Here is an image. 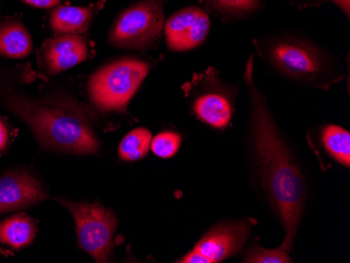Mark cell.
I'll return each mask as SVG.
<instances>
[{"label": "cell", "mask_w": 350, "mask_h": 263, "mask_svg": "<svg viewBox=\"0 0 350 263\" xmlns=\"http://www.w3.org/2000/svg\"><path fill=\"white\" fill-rule=\"evenodd\" d=\"M150 68L148 61L133 57L111 61L90 77V101L105 113H125Z\"/></svg>", "instance_id": "4"}, {"label": "cell", "mask_w": 350, "mask_h": 263, "mask_svg": "<svg viewBox=\"0 0 350 263\" xmlns=\"http://www.w3.org/2000/svg\"><path fill=\"white\" fill-rule=\"evenodd\" d=\"M23 1L33 7L44 8V9L56 7L60 3V0H23Z\"/></svg>", "instance_id": "22"}, {"label": "cell", "mask_w": 350, "mask_h": 263, "mask_svg": "<svg viewBox=\"0 0 350 263\" xmlns=\"http://www.w3.org/2000/svg\"><path fill=\"white\" fill-rule=\"evenodd\" d=\"M152 135L146 128L133 129L120 143L119 156L127 162H135L147 156L151 146Z\"/></svg>", "instance_id": "17"}, {"label": "cell", "mask_w": 350, "mask_h": 263, "mask_svg": "<svg viewBox=\"0 0 350 263\" xmlns=\"http://www.w3.org/2000/svg\"><path fill=\"white\" fill-rule=\"evenodd\" d=\"M320 143L324 152L345 168L350 167V133L338 125H325L320 129Z\"/></svg>", "instance_id": "16"}, {"label": "cell", "mask_w": 350, "mask_h": 263, "mask_svg": "<svg viewBox=\"0 0 350 263\" xmlns=\"http://www.w3.org/2000/svg\"><path fill=\"white\" fill-rule=\"evenodd\" d=\"M211 19L202 8H184L166 21L164 25L167 45L174 52H188L198 48L209 36Z\"/></svg>", "instance_id": "9"}, {"label": "cell", "mask_w": 350, "mask_h": 263, "mask_svg": "<svg viewBox=\"0 0 350 263\" xmlns=\"http://www.w3.org/2000/svg\"><path fill=\"white\" fill-rule=\"evenodd\" d=\"M36 221L27 214H16L0 223V245L12 250H21L34 241Z\"/></svg>", "instance_id": "13"}, {"label": "cell", "mask_w": 350, "mask_h": 263, "mask_svg": "<svg viewBox=\"0 0 350 263\" xmlns=\"http://www.w3.org/2000/svg\"><path fill=\"white\" fill-rule=\"evenodd\" d=\"M182 144V137L178 133L165 131L155 135L151 140V150L155 156L162 158H172L176 154Z\"/></svg>", "instance_id": "19"}, {"label": "cell", "mask_w": 350, "mask_h": 263, "mask_svg": "<svg viewBox=\"0 0 350 263\" xmlns=\"http://www.w3.org/2000/svg\"><path fill=\"white\" fill-rule=\"evenodd\" d=\"M92 7H58L50 15V25L58 35H79L86 32L94 16Z\"/></svg>", "instance_id": "12"}, {"label": "cell", "mask_w": 350, "mask_h": 263, "mask_svg": "<svg viewBox=\"0 0 350 263\" xmlns=\"http://www.w3.org/2000/svg\"><path fill=\"white\" fill-rule=\"evenodd\" d=\"M249 101L252 164L259 187L284 231L281 247L292 251L308 200V182L275 121L267 97L254 80V56L243 72Z\"/></svg>", "instance_id": "1"}, {"label": "cell", "mask_w": 350, "mask_h": 263, "mask_svg": "<svg viewBox=\"0 0 350 263\" xmlns=\"http://www.w3.org/2000/svg\"><path fill=\"white\" fill-rule=\"evenodd\" d=\"M88 54V42L84 37L59 35L45 41L41 49V60L49 74H57L81 64Z\"/></svg>", "instance_id": "11"}, {"label": "cell", "mask_w": 350, "mask_h": 263, "mask_svg": "<svg viewBox=\"0 0 350 263\" xmlns=\"http://www.w3.org/2000/svg\"><path fill=\"white\" fill-rule=\"evenodd\" d=\"M285 1L299 10L320 7L323 3H332L338 9L341 10L347 20H349L350 18V0H285Z\"/></svg>", "instance_id": "20"}, {"label": "cell", "mask_w": 350, "mask_h": 263, "mask_svg": "<svg viewBox=\"0 0 350 263\" xmlns=\"http://www.w3.org/2000/svg\"><path fill=\"white\" fill-rule=\"evenodd\" d=\"M167 1L139 0L124 10L110 29V44L126 50H149L164 29Z\"/></svg>", "instance_id": "6"}, {"label": "cell", "mask_w": 350, "mask_h": 263, "mask_svg": "<svg viewBox=\"0 0 350 263\" xmlns=\"http://www.w3.org/2000/svg\"><path fill=\"white\" fill-rule=\"evenodd\" d=\"M3 84L0 83V94H1V92H3Z\"/></svg>", "instance_id": "23"}, {"label": "cell", "mask_w": 350, "mask_h": 263, "mask_svg": "<svg viewBox=\"0 0 350 263\" xmlns=\"http://www.w3.org/2000/svg\"><path fill=\"white\" fill-rule=\"evenodd\" d=\"M243 262L250 263H291L292 258L288 251L279 249H265L258 243H253L243 257Z\"/></svg>", "instance_id": "18"}, {"label": "cell", "mask_w": 350, "mask_h": 263, "mask_svg": "<svg viewBox=\"0 0 350 263\" xmlns=\"http://www.w3.org/2000/svg\"><path fill=\"white\" fill-rule=\"evenodd\" d=\"M46 198L38 178L25 171L0 176V213L25 209Z\"/></svg>", "instance_id": "10"}, {"label": "cell", "mask_w": 350, "mask_h": 263, "mask_svg": "<svg viewBox=\"0 0 350 263\" xmlns=\"http://www.w3.org/2000/svg\"><path fill=\"white\" fill-rule=\"evenodd\" d=\"M33 51V42L27 27L18 20L0 25V57L23 59Z\"/></svg>", "instance_id": "14"}, {"label": "cell", "mask_w": 350, "mask_h": 263, "mask_svg": "<svg viewBox=\"0 0 350 263\" xmlns=\"http://www.w3.org/2000/svg\"><path fill=\"white\" fill-rule=\"evenodd\" d=\"M10 137H11V135H10L9 127L3 119H0V152H3L7 149L10 143Z\"/></svg>", "instance_id": "21"}, {"label": "cell", "mask_w": 350, "mask_h": 263, "mask_svg": "<svg viewBox=\"0 0 350 263\" xmlns=\"http://www.w3.org/2000/svg\"><path fill=\"white\" fill-rule=\"evenodd\" d=\"M210 13L224 23L250 18L262 10L265 0H200Z\"/></svg>", "instance_id": "15"}, {"label": "cell", "mask_w": 350, "mask_h": 263, "mask_svg": "<svg viewBox=\"0 0 350 263\" xmlns=\"http://www.w3.org/2000/svg\"><path fill=\"white\" fill-rule=\"evenodd\" d=\"M5 105L27 124L43 146L76 154L99 149L96 135L79 111L18 94L8 96Z\"/></svg>", "instance_id": "3"}, {"label": "cell", "mask_w": 350, "mask_h": 263, "mask_svg": "<svg viewBox=\"0 0 350 263\" xmlns=\"http://www.w3.org/2000/svg\"><path fill=\"white\" fill-rule=\"evenodd\" d=\"M57 200L72 213L80 247L97 262H107L113 252L118 225L115 213L100 204L77 203L63 198Z\"/></svg>", "instance_id": "7"}, {"label": "cell", "mask_w": 350, "mask_h": 263, "mask_svg": "<svg viewBox=\"0 0 350 263\" xmlns=\"http://www.w3.org/2000/svg\"><path fill=\"white\" fill-rule=\"evenodd\" d=\"M251 219L221 221L200 239L193 250L178 262L217 263L243 252L251 236Z\"/></svg>", "instance_id": "8"}, {"label": "cell", "mask_w": 350, "mask_h": 263, "mask_svg": "<svg viewBox=\"0 0 350 263\" xmlns=\"http://www.w3.org/2000/svg\"><path fill=\"white\" fill-rule=\"evenodd\" d=\"M254 46L269 68L294 83L328 90L343 79L335 57L306 37L269 35L255 39Z\"/></svg>", "instance_id": "2"}, {"label": "cell", "mask_w": 350, "mask_h": 263, "mask_svg": "<svg viewBox=\"0 0 350 263\" xmlns=\"http://www.w3.org/2000/svg\"><path fill=\"white\" fill-rule=\"evenodd\" d=\"M184 89L192 113L200 121L214 129L229 126L239 92L237 84L228 83L217 70L210 66L206 72L194 74Z\"/></svg>", "instance_id": "5"}]
</instances>
